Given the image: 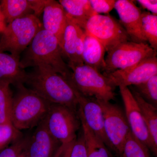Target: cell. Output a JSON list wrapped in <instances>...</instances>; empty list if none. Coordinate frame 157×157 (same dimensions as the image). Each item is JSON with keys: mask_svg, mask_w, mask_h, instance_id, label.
I'll list each match as a JSON object with an SVG mask.
<instances>
[{"mask_svg": "<svg viewBox=\"0 0 157 157\" xmlns=\"http://www.w3.org/2000/svg\"><path fill=\"white\" fill-rule=\"evenodd\" d=\"M45 117L29 137L25 149L28 156L26 157H54L61 145L48 131Z\"/></svg>", "mask_w": 157, "mask_h": 157, "instance_id": "obj_15", "label": "cell"}, {"mask_svg": "<svg viewBox=\"0 0 157 157\" xmlns=\"http://www.w3.org/2000/svg\"><path fill=\"white\" fill-rule=\"evenodd\" d=\"M85 36V31L67 15V22L60 46L63 56L68 59L70 69L84 64L82 54Z\"/></svg>", "mask_w": 157, "mask_h": 157, "instance_id": "obj_12", "label": "cell"}, {"mask_svg": "<svg viewBox=\"0 0 157 157\" xmlns=\"http://www.w3.org/2000/svg\"><path fill=\"white\" fill-rule=\"evenodd\" d=\"M156 56L157 52L147 43L125 41L107 52L103 70L107 73L124 70Z\"/></svg>", "mask_w": 157, "mask_h": 157, "instance_id": "obj_6", "label": "cell"}, {"mask_svg": "<svg viewBox=\"0 0 157 157\" xmlns=\"http://www.w3.org/2000/svg\"><path fill=\"white\" fill-rule=\"evenodd\" d=\"M59 2L63 6L68 16L83 29L87 21L98 14L94 11L89 0H59Z\"/></svg>", "mask_w": 157, "mask_h": 157, "instance_id": "obj_19", "label": "cell"}, {"mask_svg": "<svg viewBox=\"0 0 157 157\" xmlns=\"http://www.w3.org/2000/svg\"><path fill=\"white\" fill-rule=\"evenodd\" d=\"M142 31L147 41L153 49L157 51V15L143 11L141 15Z\"/></svg>", "mask_w": 157, "mask_h": 157, "instance_id": "obj_24", "label": "cell"}, {"mask_svg": "<svg viewBox=\"0 0 157 157\" xmlns=\"http://www.w3.org/2000/svg\"><path fill=\"white\" fill-rule=\"evenodd\" d=\"M129 87L138 93L144 101L157 107V74L143 83Z\"/></svg>", "mask_w": 157, "mask_h": 157, "instance_id": "obj_25", "label": "cell"}, {"mask_svg": "<svg viewBox=\"0 0 157 157\" xmlns=\"http://www.w3.org/2000/svg\"><path fill=\"white\" fill-rule=\"evenodd\" d=\"M20 62L24 69L30 67H49L71 82L72 71L63 59L58 40L43 29L34 37Z\"/></svg>", "mask_w": 157, "mask_h": 157, "instance_id": "obj_2", "label": "cell"}, {"mask_svg": "<svg viewBox=\"0 0 157 157\" xmlns=\"http://www.w3.org/2000/svg\"><path fill=\"white\" fill-rule=\"evenodd\" d=\"M142 8L147 9L151 14L157 15V1L156 0H138L137 1Z\"/></svg>", "mask_w": 157, "mask_h": 157, "instance_id": "obj_32", "label": "cell"}, {"mask_svg": "<svg viewBox=\"0 0 157 157\" xmlns=\"http://www.w3.org/2000/svg\"><path fill=\"white\" fill-rule=\"evenodd\" d=\"M115 0H90L91 6L97 14H108L114 9Z\"/></svg>", "mask_w": 157, "mask_h": 157, "instance_id": "obj_29", "label": "cell"}, {"mask_svg": "<svg viewBox=\"0 0 157 157\" xmlns=\"http://www.w3.org/2000/svg\"><path fill=\"white\" fill-rule=\"evenodd\" d=\"M42 26L56 36L60 44L67 22V15L59 2L47 0L43 10Z\"/></svg>", "mask_w": 157, "mask_h": 157, "instance_id": "obj_16", "label": "cell"}, {"mask_svg": "<svg viewBox=\"0 0 157 157\" xmlns=\"http://www.w3.org/2000/svg\"><path fill=\"white\" fill-rule=\"evenodd\" d=\"M20 157H25V156H24L21 155V156Z\"/></svg>", "mask_w": 157, "mask_h": 157, "instance_id": "obj_35", "label": "cell"}, {"mask_svg": "<svg viewBox=\"0 0 157 157\" xmlns=\"http://www.w3.org/2000/svg\"><path fill=\"white\" fill-rule=\"evenodd\" d=\"M77 96L78 110L81 113L86 123L111 151V147L105 134L104 114L101 105L95 98L86 97L78 92Z\"/></svg>", "mask_w": 157, "mask_h": 157, "instance_id": "obj_14", "label": "cell"}, {"mask_svg": "<svg viewBox=\"0 0 157 157\" xmlns=\"http://www.w3.org/2000/svg\"><path fill=\"white\" fill-rule=\"evenodd\" d=\"M84 29L99 40L107 52L122 42L131 40L120 21L109 14H98L91 17Z\"/></svg>", "mask_w": 157, "mask_h": 157, "instance_id": "obj_9", "label": "cell"}, {"mask_svg": "<svg viewBox=\"0 0 157 157\" xmlns=\"http://www.w3.org/2000/svg\"><path fill=\"white\" fill-rule=\"evenodd\" d=\"M150 152L130 131L124 144L122 157H151Z\"/></svg>", "mask_w": 157, "mask_h": 157, "instance_id": "obj_26", "label": "cell"}, {"mask_svg": "<svg viewBox=\"0 0 157 157\" xmlns=\"http://www.w3.org/2000/svg\"><path fill=\"white\" fill-rule=\"evenodd\" d=\"M97 101L103 110L105 134L111 151L117 157H122L124 144L131 131L124 113L119 106L109 101Z\"/></svg>", "mask_w": 157, "mask_h": 157, "instance_id": "obj_8", "label": "cell"}, {"mask_svg": "<svg viewBox=\"0 0 157 157\" xmlns=\"http://www.w3.org/2000/svg\"><path fill=\"white\" fill-rule=\"evenodd\" d=\"M27 75L21 66L19 57L0 52V81L17 86L25 82Z\"/></svg>", "mask_w": 157, "mask_h": 157, "instance_id": "obj_17", "label": "cell"}, {"mask_svg": "<svg viewBox=\"0 0 157 157\" xmlns=\"http://www.w3.org/2000/svg\"><path fill=\"white\" fill-rule=\"evenodd\" d=\"M120 92L123 101L125 115L133 135L157 157V147L155 146L149 133L140 109L129 88L120 86Z\"/></svg>", "mask_w": 157, "mask_h": 157, "instance_id": "obj_10", "label": "cell"}, {"mask_svg": "<svg viewBox=\"0 0 157 157\" xmlns=\"http://www.w3.org/2000/svg\"><path fill=\"white\" fill-rule=\"evenodd\" d=\"M84 137L87 157H112L104 142L89 128L82 115L78 110Z\"/></svg>", "mask_w": 157, "mask_h": 157, "instance_id": "obj_20", "label": "cell"}, {"mask_svg": "<svg viewBox=\"0 0 157 157\" xmlns=\"http://www.w3.org/2000/svg\"><path fill=\"white\" fill-rule=\"evenodd\" d=\"M21 134L11 123L0 124V150L6 147L11 142H14Z\"/></svg>", "mask_w": 157, "mask_h": 157, "instance_id": "obj_27", "label": "cell"}, {"mask_svg": "<svg viewBox=\"0 0 157 157\" xmlns=\"http://www.w3.org/2000/svg\"><path fill=\"white\" fill-rule=\"evenodd\" d=\"M45 119L49 132L61 145L76 139V132L81 124L78 112L63 105L52 104Z\"/></svg>", "mask_w": 157, "mask_h": 157, "instance_id": "obj_7", "label": "cell"}, {"mask_svg": "<svg viewBox=\"0 0 157 157\" xmlns=\"http://www.w3.org/2000/svg\"><path fill=\"white\" fill-rule=\"evenodd\" d=\"M0 6L8 24L18 18L34 14L30 0H2Z\"/></svg>", "mask_w": 157, "mask_h": 157, "instance_id": "obj_22", "label": "cell"}, {"mask_svg": "<svg viewBox=\"0 0 157 157\" xmlns=\"http://www.w3.org/2000/svg\"><path fill=\"white\" fill-rule=\"evenodd\" d=\"M106 52L105 47L99 40L86 32L82 54L84 64L99 72L103 70L105 67L104 55Z\"/></svg>", "mask_w": 157, "mask_h": 157, "instance_id": "obj_18", "label": "cell"}, {"mask_svg": "<svg viewBox=\"0 0 157 157\" xmlns=\"http://www.w3.org/2000/svg\"><path fill=\"white\" fill-rule=\"evenodd\" d=\"M42 29V22L34 14L11 21L2 33L0 51H8L11 54L19 57Z\"/></svg>", "mask_w": 157, "mask_h": 157, "instance_id": "obj_4", "label": "cell"}, {"mask_svg": "<svg viewBox=\"0 0 157 157\" xmlns=\"http://www.w3.org/2000/svg\"><path fill=\"white\" fill-rule=\"evenodd\" d=\"M70 70L71 84L82 95L109 102L115 98V87L98 70L84 64Z\"/></svg>", "mask_w": 157, "mask_h": 157, "instance_id": "obj_5", "label": "cell"}, {"mask_svg": "<svg viewBox=\"0 0 157 157\" xmlns=\"http://www.w3.org/2000/svg\"><path fill=\"white\" fill-rule=\"evenodd\" d=\"M7 25L5 16L0 6V33H2L5 31Z\"/></svg>", "mask_w": 157, "mask_h": 157, "instance_id": "obj_34", "label": "cell"}, {"mask_svg": "<svg viewBox=\"0 0 157 157\" xmlns=\"http://www.w3.org/2000/svg\"><path fill=\"white\" fill-rule=\"evenodd\" d=\"M157 74V58L151 57L128 69L104 73L114 87H129L143 83Z\"/></svg>", "mask_w": 157, "mask_h": 157, "instance_id": "obj_11", "label": "cell"}, {"mask_svg": "<svg viewBox=\"0 0 157 157\" xmlns=\"http://www.w3.org/2000/svg\"><path fill=\"white\" fill-rule=\"evenodd\" d=\"M70 157H87L82 132L73 144Z\"/></svg>", "mask_w": 157, "mask_h": 157, "instance_id": "obj_30", "label": "cell"}, {"mask_svg": "<svg viewBox=\"0 0 157 157\" xmlns=\"http://www.w3.org/2000/svg\"><path fill=\"white\" fill-rule=\"evenodd\" d=\"M17 87L13 98L11 123L19 131L37 126L46 117L52 103L23 84Z\"/></svg>", "mask_w": 157, "mask_h": 157, "instance_id": "obj_3", "label": "cell"}, {"mask_svg": "<svg viewBox=\"0 0 157 157\" xmlns=\"http://www.w3.org/2000/svg\"><path fill=\"white\" fill-rule=\"evenodd\" d=\"M33 14L38 17L42 12L47 0H30Z\"/></svg>", "mask_w": 157, "mask_h": 157, "instance_id": "obj_31", "label": "cell"}, {"mask_svg": "<svg viewBox=\"0 0 157 157\" xmlns=\"http://www.w3.org/2000/svg\"><path fill=\"white\" fill-rule=\"evenodd\" d=\"M10 83L0 81V124L11 122L13 96Z\"/></svg>", "mask_w": 157, "mask_h": 157, "instance_id": "obj_23", "label": "cell"}, {"mask_svg": "<svg viewBox=\"0 0 157 157\" xmlns=\"http://www.w3.org/2000/svg\"><path fill=\"white\" fill-rule=\"evenodd\" d=\"M29 137H20L11 146L4 149L0 153V157H20L25 151Z\"/></svg>", "mask_w": 157, "mask_h": 157, "instance_id": "obj_28", "label": "cell"}, {"mask_svg": "<svg viewBox=\"0 0 157 157\" xmlns=\"http://www.w3.org/2000/svg\"><path fill=\"white\" fill-rule=\"evenodd\" d=\"M128 88L139 107L151 140L157 147V107L144 101L132 88Z\"/></svg>", "mask_w": 157, "mask_h": 157, "instance_id": "obj_21", "label": "cell"}, {"mask_svg": "<svg viewBox=\"0 0 157 157\" xmlns=\"http://www.w3.org/2000/svg\"><path fill=\"white\" fill-rule=\"evenodd\" d=\"M114 9L117 11L121 24L124 27L132 42L147 43L141 26L142 11L130 0H117Z\"/></svg>", "mask_w": 157, "mask_h": 157, "instance_id": "obj_13", "label": "cell"}, {"mask_svg": "<svg viewBox=\"0 0 157 157\" xmlns=\"http://www.w3.org/2000/svg\"><path fill=\"white\" fill-rule=\"evenodd\" d=\"M75 140L68 144L61 145L54 157H70L72 146Z\"/></svg>", "mask_w": 157, "mask_h": 157, "instance_id": "obj_33", "label": "cell"}, {"mask_svg": "<svg viewBox=\"0 0 157 157\" xmlns=\"http://www.w3.org/2000/svg\"><path fill=\"white\" fill-rule=\"evenodd\" d=\"M27 75L29 89L52 104H60L78 112V92L70 81L45 66L35 67Z\"/></svg>", "mask_w": 157, "mask_h": 157, "instance_id": "obj_1", "label": "cell"}]
</instances>
